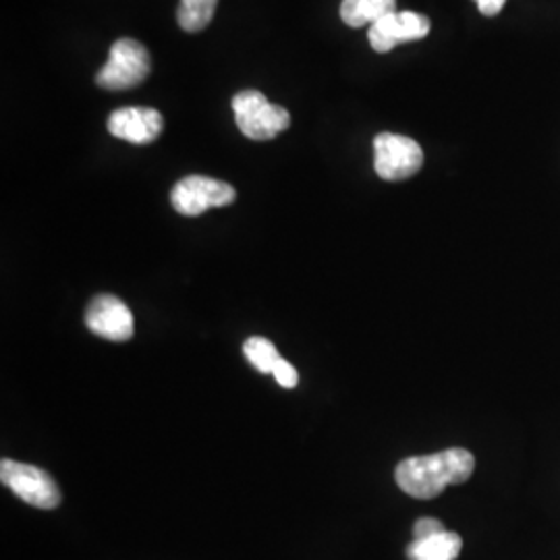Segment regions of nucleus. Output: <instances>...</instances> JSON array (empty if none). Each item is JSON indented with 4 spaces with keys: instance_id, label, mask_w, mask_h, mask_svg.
I'll return each instance as SVG.
<instances>
[{
    "instance_id": "f257e3e1",
    "label": "nucleus",
    "mask_w": 560,
    "mask_h": 560,
    "mask_svg": "<svg viewBox=\"0 0 560 560\" xmlns=\"http://www.w3.org/2000/svg\"><path fill=\"white\" fill-rule=\"evenodd\" d=\"M474 469L476 459L467 448H446L436 455L400 460L395 480L405 494L430 501L441 497L448 486L469 480Z\"/></svg>"
},
{
    "instance_id": "f03ea898",
    "label": "nucleus",
    "mask_w": 560,
    "mask_h": 560,
    "mask_svg": "<svg viewBox=\"0 0 560 560\" xmlns=\"http://www.w3.org/2000/svg\"><path fill=\"white\" fill-rule=\"evenodd\" d=\"M233 113L241 133L249 140H272L291 125L289 110L279 104L268 102L258 90L240 92L233 98Z\"/></svg>"
},
{
    "instance_id": "7ed1b4c3",
    "label": "nucleus",
    "mask_w": 560,
    "mask_h": 560,
    "mask_svg": "<svg viewBox=\"0 0 560 560\" xmlns=\"http://www.w3.org/2000/svg\"><path fill=\"white\" fill-rule=\"evenodd\" d=\"M150 69L152 59L145 46L131 38H120L113 44L110 57L98 71L96 83L110 92L131 90L150 75Z\"/></svg>"
},
{
    "instance_id": "20e7f679",
    "label": "nucleus",
    "mask_w": 560,
    "mask_h": 560,
    "mask_svg": "<svg viewBox=\"0 0 560 560\" xmlns=\"http://www.w3.org/2000/svg\"><path fill=\"white\" fill-rule=\"evenodd\" d=\"M0 480L15 492L21 501L38 506V509H57L60 504V490L57 481L48 471L40 467L20 463V460L2 459L0 463Z\"/></svg>"
},
{
    "instance_id": "39448f33",
    "label": "nucleus",
    "mask_w": 560,
    "mask_h": 560,
    "mask_svg": "<svg viewBox=\"0 0 560 560\" xmlns=\"http://www.w3.org/2000/svg\"><path fill=\"white\" fill-rule=\"evenodd\" d=\"M235 198L237 191L233 185L201 175L180 179L171 191V203L183 217H200L210 208L231 206Z\"/></svg>"
},
{
    "instance_id": "423d86ee",
    "label": "nucleus",
    "mask_w": 560,
    "mask_h": 560,
    "mask_svg": "<svg viewBox=\"0 0 560 560\" xmlns=\"http://www.w3.org/2000/svg\"><path fill=\"white\" fill-rule=\"evenodd\" d=\"M374 168L384 180H402L420 173L423 150L407 136L381 133L374 140Z\"/></svg>"
},
{
    "instance_id": "0eeeda50",
    "label": "nucleus",
    "mask_w": 560,
    "mask_h": 560,
    "mask_svg": "<svg viewBox=\"0 0 560 560\" xmlns=\"http://www.w3.org/2000/svg\"><path fill=\"white\" fill-rule=\"evenodd\" d=\"M85 326L102 339L125 342L133 339L136 322L131 310L115 295H96L85 310Z\"/></svg>"
},
{
    "instance_id": "6e6552de",
    "label": "nucleus",
    "mask_w": 560,
    "mask_h": 560,
    "mask_svg": "<svg viewBox=\"0 0 560 560\" xmlns=\"http://www.w3.org/2000/svg\"><path fill=\"white\" fill-rule=\"evenodd\" d=\"M430 34V20L413 11H393L370 25L368 40L376 52H390L402 42H416Z\"/></svg>"
},
{
    "instance_id": "1a4fd4ad",
    "label": "nucleus",
    "mask_w": 560,
    "mask_h": 560,
    "mask_svg": "<svg viewBox=\"0 0 560 560\" xmlns=\"http://www.w3.org/2000/svg\"><path fill=\"white\" fill-rule=\"evenodd\" d=\"M108 131L119 140L136 143V145H148L159 140L162 133V115L154 108L145 106H127L115 110L106 120Z\"/></svg>"
},
{
    "instance_id": "9d476101",
    "label": "nucleus",
    "mask_w": 560,
    "mask_h": 560,
    "mask_svg": "<svg viewBox=\"0 0 560 560\" xmlns=\"http://www.w3.org/2000/svg\"><path fill=\"white\" fill-rule=\"evenodd\" d=\"M463 540L455 532H441L423 540H413L407 546L409 560H457Z\"/></svg>"
},
{
    "instance_id": "9b49d317",
    "label": "nucleus",
    "mask_w": 560,
    "mask_h": 560,
    "mask_svg": "<svg viewBox=\"0 0 560 560\" xmlns=\"http://www.w3.org/2000/svg\"><path fill=\"white\" fill-rule=\"evenodd\" d=\"M397 11V0H342L340 18L349 27H363Z\"/></svg>"
},
{
    "instance_id": "f8f14e48",
    "label": "nucleus",
    "mask_w": 560,
    "mask_h": 560,
    "mask_svg": "<svg viewBox=\"0 0 560 560\" xmlns=\"http://www.w3.org/2000/svg\"><path fill=\"white\" fill-rule=\"evenodd\" d=\"M217 4H219V0H180L179 9H177L180 30L196 34L203 27H208L210 21L214 20Z\"/></svg>"
},
{
    "instance_id": "ddd939ff",
    "label": "nucleus",
    "mask_w": 560,
    "mask_h": 560,
    "mask_svg": "<svg viewBox=\"0 0 560 560\" xmlns=\"http://www.w3.org/2000/svg\"><path fill=\"white\" fill-rule=\"evenodd\" d=\"M243 353H245L247 361L261 374H272L275 365L280 360L275 342L264 339V337H252V339L245 340Z\"/></svg>"
},
{
    "instance_id": "4468645a",
    "label": "nucleus",
    "mask_w": 560,
    "mask_h": 560,
    "mask_svg": "<svg viewBox=\"0 0 560 560\" xmlns=\"http://www.w3.org/2000/svg\"><path fill=\"white\" fill-rule=\"evenodd\" d=\"M272 376L277 378V382H279L282 388H295L298 382H300V374H298L295 365L289 363L287 360H282V358H280L279 363L275 365Z\"/></svg>"
},
{
    "instance_id": "2eb2a0df",
    "label": "nucleus",
    "mask_w": 560,
    "mask_h": 560,
    "mask_svg": "<svg viewBox=\"0 0 560 560\" xmlns=\"http://www.w3.org/2000/svg\"><path fill=\"white\" fill-rule=\"evenodd\" d=\"M441 532H444V525L441 521L434 520V517H421L413 525V540H423V538H430V536L441 534Z\"/></svg>"
},
{
    "instance_id": "dca6fc26",
    "label": "nucleus",
    "mask_w": 560,
    "mask_h": 560,
    "mask_svg": "<svg viewBox=\"0 0 560 560\" xmlns=\"http://www.w3.org/2000/svg\"><path fill=\"white\" fill-rule=\"evenodd\" d=\"M478 9L481 11V15L486 18H494L502 11V7L506 4V0H476Z\"/></svg>"
}]
</instances>
